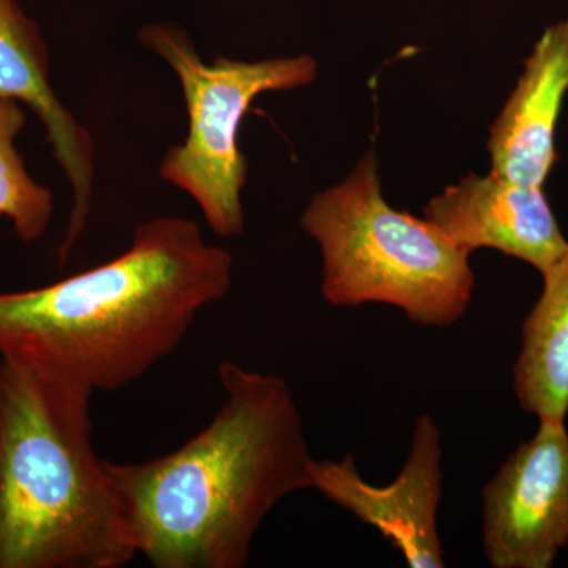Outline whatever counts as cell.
Returning a JSON list of instances; mask_svg holds the SVG:
<instances>
[{"label": "cell", "instance_id": "1", "mask_svg": "<svg viewBox=\"0 0 568 568\" xmlns=\"http://www.w3.org/2000/svg\"><path fill=\"white\" fill-rule=\"evenodd\" d=\"M224 402L163 457L112 463L138 556L155 568H244L257 530L284 497L312 488L304 420L283 377L234 362Z\"/></svg>", "mask_w": 568, "mask_h": 568}, {"label": "cell", "instance_id": "2", "mask_svg": "<svg viewBox=\"0 0 568 568\" xmlns=\"http://www.w3.org/2000/svg\"><path fill=\"white\" fill-rule=\"evenodd\" d=\"M233 256L181 216L140 224L121 256L37 290L0 293V357L97 392L136 383L233 284Z\"/></svg>", "mask_w": 568, "mask_h": 568}, {"label": "cell", "instance_id": "3", "mask_svg": "<svg viewBox=\"0 0 568 568\" xmlns=\"http://www.w3.org/2000/svg\"><path fill=\"white\" fill-rule=\"evenodd\" d=\"M69 377L0 357V568H121L138 558L92 395Z\"/></svg>", "mask_w": 568, "mask_h": 568}, {"label": "cell", "instance_id": "4", "mask_svg": "<svg viewBox=\"0 0 568 568\" xmlns=\"http://www.w3.org/2000/svg\"><path fill=\"white\" fill-rule=\"evenodd\" d=\"M301 226L323 254L321 291L328 304L390 305L424 327H450L466 315L476 284L470 253L425 216L387 203L375 152L345 181L315 194Z\"/></svg>", "mask_w": 568, "mask_h": 568}, {"label": "cell", "instance_id": "5", "mask_svg": "<svg viewBox=\"0 0 568 568\" xmlns=\"http://www.w3.org/2000/svg\"><path fill=\"white\" fill-rule=\"evenodd\" d=\"M140 40L178 74L189 114V133L163 156L160 178L193 197L213 233L220 237L242 234L248 164L239 148L241 123L256 97L312 84L317 62L302 54L261 62L219 58L204 63L189 36L174 26H148L141 29Z\"/></svg>", "mask_w": 568, "mask_h": 568}, {"label": "cell", "instance_id": "6", "mask_svg": "<svg viewBox=\"0 0 568 568\" xmlns=\"http://www.w3.org/2000/svg\"><path fill=\"white\" fill-rule=\"evenodd\" d=\"M481 541L493 568H549L568 545V432L540 422L481 489Z\"/></svg>", "mask_w": 568, "mask_h": 568}, {"label": "cell", "instance_id": "7", "mask_svg": "<svg viewBox=\"0 0 568 568\" xmlns=\"http://www.w3.org/2000/svg\"><path fill=\"white\" fill-rule=\"evenodd\" d=\"M443 436L435 418L422 414L414 424L409 455L386 487L362 477L353 454L313 459L312 488L335 506L372 526L402 552L410 568H444L437 511L443 499Z\"/></svg>", "mask_w": 568, "mask_h": 568}, {"label": "cell", "instance_id": "8", "mask_svg": "<svg viewBox=\"0 0 568 568\" xmlns=\"http://www.w3.org/2000/svg\"><path fill=\"white\" fill-rule=\"evenodd\" d=\"M0 99L36 112L52 155L70 183L73 203L58 253L59 263L65 264L91 216L95 152L91 133L55 95L47 44L18 0H0Z\"/></svg>", "mask_w": 568, "mask_h": 568}, {"label": "cell", "instance_id": "9", "mask_svg": "<svg viewBox=\"0 0 568 568\" xmlns=\"http://www.w3.org/2000/svg\"><path fill=\"white\" fill-rule=\"evenodd\" d=\"M424 215L459 248L470 254L497 250L540 274L568 248L544 186L519 185L491 173L469 174L447 186Z\"/></svg>", "mask_w": 568, "mask_h": 568}, {"label": "cell", "instance_id": "10", "mask_svg": "<svg viewBox=\"0 0 568 568\" xmlns=\"http://www.w3.org/2000/svg\"><path fill=\"white\" fill-rule=\"evenodd\" d=\"M568 92V21L541 33L525 73L491 126V174L544 186L558 162L556 126Z\"/></svg>", "mask_w": 568, "mask_h": 568}, {"label": "cell", "instance_id": "11", "mask_svg": "<svg viewBox=\"0 0 568 568\" xmlns=\"http://www.w3.org/2000/svg\"><path fill=\"white\" fill-rule=\"evenodd\" d=\"M544 291L521 328L514 388L523 410L540 422L568 414V248L544 272Z\"/></svg>", "mask_w": 568, "mask_h": 568}, {"label": "cell", "instance_id": "12", "mask_svg": "<svg viewBox=\"0 0 568 568\" xmlns=\"http://www.w3.org/2000/svg\"><path fill=\"white\" fill-rule=\"evenodd\" d=\"M26 121L21 103L0 99V216L9 220L22 242H37L54 216V196L29 174L18 152Z\"/></svg>", "mask_w": 568, "mask_h": 568}]
</instances>
